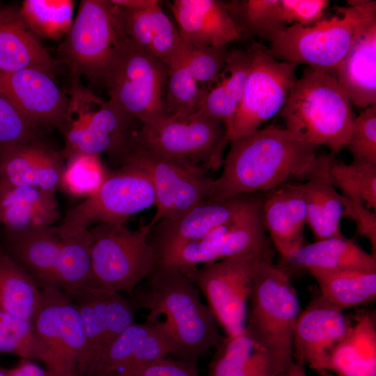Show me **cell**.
<instances>
[{
  "label": "cell",
  "mask_w": 376,
  "mask_h": 376,
  "mask_svg": "<svg viewBox=\"0 0 376 376\" xmlns=\"http://www.w3.org/2000/svg\"><path fill=\"white\" fill-rule=\"evenodd\" d=\"M229 143L222 172L214 179L210 198L264 194L292 179L304 180L317 156L315 148L276 125Z\"/></svg>",
  "instance_id": "obj_1"
},
{
  "label": "cell",
  "mask_w": 376,
  "mask_h": 376,
  "mask_svg": "<svg viewBox=\"0 0 376 376\" xmlns=\"http://www.w3.org/2000/svg\"><path fill=\"white\" fill-rule=\"evenodd\" d=\"M146 279L148 290L134 296L136 308L146 309V320L166 334L174 359L197 363L224 338L198 288L187 274L157 263Z\"/></svg>",
  "instance_id": "obj_2"
},
{
  "label": "cell",
  "mask_w": 376,
  "mask_h": 376,
  "mask_svg": "<svg viewBox=\"0 0 376 376\" xmlns=\"http://www.w3.org/2000/svg\"><path fill=\"white\" fill-rule=\"evenodd\" d=\"M335 77L308 67L294 83L279 113L285 128L301 141L331 154L345 148L356 116Z\"/></svg>",
  "instance_id": "obj_3"
},
{
  "label": "cell",
  "mask_w": 376,
  "mask_h": 376,
  "mask_svg": "<svg viewBox=\"0 0 376 376\" xmlns=\"http://www.w3.org/2000/svg\"><path fill=\"white\" fill-rule=\"evenodd\" d=\"M249 302L246 331L272 357L288 366L294 361L293 336L301 311L288 273L273 264L272 256L258 263Z\"/></svg>",
  "instance_id": "obj_4"
},
{
  "label": "cell",
  "mask_w": 376,
  "mask_h": 376,
  "mask_svg": "<svg viewBox=\"0 0 376 376\" xmlns=\"http://www.w3.org/2000/svg\"><path fill=\"white\" fill-rule=\"evenodd\" d=\"M375 1H347L334 15L312 25L288 26L269 43L268 53L278 61L306 64L336 77L357 25Z\"/></svg>",
  "instance_id": "obj_5"
},
{
  "label": "cell",
  "mask_w": 376,
  "mask_h": 376,
  "mask_svg": "<svg viewBox=\"0 0 376 376\" xmlns=\"http://www.w3.org/2000/svg\"><path fill=\"white\" fill-rule=\"evenodd\" d=\"M91 275L87 288L132 296L154 267L157 258L146 226L130 230L124 224H98L88 228Z\"/></svg>",
  "instance_id": "obj_6"
},
{
  "label": "cell",
  "mask_w": 376,
  "mask_h": 376,
  "mask_svg": "<svg viewBox=\"0 0 376 376\" xmlns=\"http://www.w3.org/2000/svg\"><path fill=\"white\" fill-rule=\"evenodd\" d=\"M123 8L111 0H82L72 26L59 46L75 79L103 82L106 72L127 38Z\"/></svg>",
  "instance_id": "obj_7"
},
{
  "label": "cell",
  "mask_w": 376,
  "mask_h": 376,
  "mask_svg": "<svg viewBox=\"0 0 376 376\" xmlns=\"http://www.w3.org/2000/svg\"><path fill=\"white\" fill-rule=\"evenodd\" d=\"M168 66L127 38L108 68L103 83L109 101L148 124L166 116Z\"/></svg>",
  "instance_id": "obj_8"
},
{
  "label": "cell",
  "mask_w": 376,
  "mask_h": 376,
  "mask_svg": "<svg viewBox=\"0 0 376 376\" xmlns=\"http://www.w3.org/2000/svg\"><path fill=\"white\" fill-rule=\"evenodd\" d=\"M229 143L226 129L198 113L185 118L166 116L142 125L133 134L134 148L218 171Z\"/></svg>",
  "instance_id": "obj_9"
},
{
  "label": "cell",
  "mask_w": 376,
  "mask_h": 376,
  "mask_svg": "<svg viewBox=\"0 0 376 376\" xmlns=\"http://www.w3.org/2000/svg\"><path fill=\"white\" fill-rule=\"evenodd\" d=\"M155 204V190L147 173L135 164L125 163L107 171L97 190L67 212L58 226L59 234L81 232L98 224H124Z\"/></svg>",
  "instance_id": "obj_10"
},
{
  "label": "cell",
  "mask_w": 376,
  "mask_h": 376,
  "mask_svg": "<svg viewBox=\"0 0 376 376\" xmlns=\"http://www.w3.org/2000/svg\"><path fill=\"white\" fill-rule=\"evenodd\" d=\"M272 256L273 251L245 254L203 264L185 273L205 297L226 336L245 329L257 266L262 259Z\"/></svg>",
  "instance_id": "obj_11"
},
{
  "label": "cell",
  "mask_w": 376,
  "mask_h": 376,
  "mask_svg": "<svg viewBox=\"0 0 376 376\" xmlns=\"http://www.w3.org/2000/svg\"><path fill=\"white\" fill-rule=\"evenodd\" d=\"M251 45L253 59L229 142L258 130L279 113L297 79V65L274 58L260 42Z\"/></svg>",
  "instance_id": "obj_12"
},
{
  "label": "cell",
  "mask_w": 376,
  "mask_h": 376,
  "mask_svg": "<svg viewBox=\"0 0 376 376\" xmlns=\"http://www.w3.org/2000/svg\"><path fill=\"white\" fill-rule=\"evenodd\" d=\"M40 287L41 302L32 322L44 350L43 363L55 376H77L85 349L77 309L72 297L58 286Z\"/></svg>",
  "instance_id": "obj_13"
},
{
  "label": "cell",
  "mask_w": 376,
  "mask_h": 376,
  "mask_svg": "<svg viewBox=\"0 0 376 376\" xmlns=\"http://www.w3.org/2000/svg\"><path fill=\"white\" fill-rule=\"evenodd\" d=\"M127 162L143 169L154 187L156 212L146 225L149 230L162 219L179 216L212 192L214 178L201 166L136 148L129 152L120 164Z\"/></svg>",
  "instance_id": "obj_14"
},
{
  "label": "cell",
  "mask_w": 376,
  "mask_h": 376,
  "mask_svg": "<svg viewBox=\"0 0 376 376\" xmlns=\"http://www.w3.org/2000/svg\"><path fill=\"white\" fill-rule=\"evenodd\" d=\"M262 203L203 239L158 254L156 263L187 273L199 265L272 251L263 224Z\"/></svg>",
  "instance_id": "obj_15"
},
{
  "label": "cell",
  "mask_w": 376,
  "mask_h": 376,
  "mask_svg": "<svg viewBox=\"0 0 376 376\" xmlns=\"http://www.w3.org/2000/svg\"><path fill=\"white\" fill-rule=\"evenodd\" d=\"M69 295L79 313L85 349L77 376H88L112 342L134 322L136 306L119 292L84 288Z\"/></svg>",
  "instance_id": "obj_16"
},
{
  "label": "cell",
  "mask_w": 376,
  "mask_h": 376,
  "mask_svg": "<svg viewBox=\"0 0 376 376\" xmlns=\"http://www.w3.org/2000/svg\"><path fill=\"white\" fill-rule=\"evenodd\" d=\"M263 196L259 193L205 198L179 216L156 223L149 230L148 242L157 256L179 245L203 239L261 204Z\"/></svg>",
  "instance_id": "obj_17"
},
{
  "label": "cell",
  "mask_w": 376,
  "mask_h": 376,
  "mask_svg": "<svg viewBox=\"0 0 376 376\" xmlns=\"http://www.w3.org/2000/svg\"><path fill=\"white\" fill-rule=\"evenodd\" d=\"M352 323L343 309L321 294L317 295L297 319L292 343L294 360L318 374L328 371L330 355Z\"/></svg>",
  "instance_id": "obj_18"
},
{
  "label": "cell",
  "mask_w": 376,
  "mask_h": 376,
  "mask_svg": "<svg viewBox=\"0 0 376 376\" xmlns=\"http://www.w3.org/2000/svg\"><path fill=\"white\" fill-rule=\"evenodd\" d=\"M0 95L34 125L63 130L70 97L47 73L33 68L0 71Z\"/></svg>",
  "instance_id": "obj_19"
},
{
  "label": "cell",
  "mask_w": 376,
  "mask_h": 376,
  "mask_svg": "<svg viewBox=\"0 0 376 376\" xmlns=\"http://www.w3.org/2000/svg\"><path fill=\"white\" fill-rule=\"evenodd\" d=\"M336 78L351 104L363 109L376 104V1L357 25Z\"/></svg>",
  "instance_id": "obj_20"
},
{
  "label": "cell",
  "mask_w": 376,
  "mask_h": 376,
  "mask_svg": "<svg viewBox=\"0 0 376 376\" xmlns=\"http://www.w3.org/2000/svg\"><path fill=\"white\" fill-rule=\"evenodd\" d=\"M172 353V344L159 327L146 320L134 322L112 342L88 376L135 372Z\"/></svg>",
  "instance_id": "obj_21"
},
{
  "label": "cell",
  "mask_w": 376,
  "mask_h": 376,
  "mask_svg": "<svg viewBox=\"0 0 376 376\" xmlns=\"http://www.w3.org/2000/svg\"><path fill=\"white\" fill-rule=\"evenodd\" d=\"M64 157L40 141L0 147V183L36 187L56 194L61 188Z\"/></svg>",
  "instance_id": "obj_22"
},
{
  "label": "cell",
  "mask_w": 376,
  "mask_h": 376,
  "mask_svg": "<svg viewBox=\"0 0 376 376\" xmlns=\"http://www.w3.org/2000/svg\"><path fill=\"white\" fill-rule=\"evenodd\" d=\"M265 231L282 260L304 244L308 214L303 183H284L264 194L261 205Z\"/></svg>",
  "instance_id": "obj_23"
},
{
  "label": "cell",
  "mask_w": 376,
  "mask_h": 376,
  "mask_svg": "<svg viewBox=\"0 0 376 376\" xmlns=\"http://www.w3.org/2000/svg\"><path fill=\"white\" fill-rule=\"evenodd\" d=\"M170 8L187 43L223 47L244 38L224 1L174 0Z\"/></svg>",
  "instance_id": "obj_24"
},
{
  "label": "cell",
  "mask_w": 376,
  "mask_h": 376,
  "mask_svg": "<svg viewBox=\"0 0 376 376\" xmlns=\"http://www.w3.org/2000/svg\"><path fill=\"white\" fill-rule=\"evenodd\" d=\"M27 68L41 70L55 79L58 63L26 24L19 8L0 7V71Z\"/></svg>",
  "instance_id": "obj_25"
},
{
  "label": "cell",
  "mask_w": 376,
  "mask_h": 376,
  "mask_svg": "<svg viewBox=\"0 0 376 376\" xmlns=\"http://www.w3.org/2000/svg\"><path fill=\"white\" fill-rule=\"evenodd\" d=\"M253 56L252 45L244 50H228L221 72L210 84L203 87V95L196 113L223 125L228 138L243 95Z\"/></svg>",
  "instance_id": "obj_26"
},
{
  "label": "cell",
  "mask_w": 376,
  "mask_h": 376,
  "mask_svg": "<svg viewBox=\"0 0 376 376\" xmlns=\"http://www.w3.org/2000/svg\"><path fill=\"white\" fill-rule=\"evenodd\" d=\"M334 155H317L303 183L308 221L315 240L342 235L340 221L345 217V198L330 178Z\"/></svg>",
  "instance_id": "obj_27"
},
{
  "label": "cell",
  "mask_w": 376,
  "mask_h": 376,
  "mask_svg": "<svg viewBox=\"0 0 376 376\" xmlns=\"http://www.w3.org/2000/svg\"><path fill=\"white\" fill-rule=\"evenodd\" d=\"M123 9L125 33L133 43L168 67L181 56L185 42L159 3L142 10Z\"/></svg>",
  "instance_id": "obj_28"
},
{
  "label": "cell",
  "mask_w": 376,
  "mask_h": 376,
  "mask_svg": "<svg viewBox=\"0 0 376 376\" xmlns=\"http://www.w3.org/2000/svg\"><path fill=\"white\" fill-rule=\"evenodd\" d=\"M62 237L54 226L22 230H4V250L37 281L54 285Z\"/></svg>",
  "instance_id": "obj_29"
},
{
  "label": "cell",
  "mask_w": 376,
  "mask_h": 376,
  "mask_svg": "<svg viewBox=\"0 0 376 376\" xmlns=\"http://www.w3.org/2000/svg\"><path fill=\"white\" fill-rule=\"evenodd\" d=\"M60 217L55 194L36 187L0 183V224L4 230L49 227Z\"/></svg>",
  "instance_id": "obj_30"
},
{
  "label": "cell",
  "mask_w": 376,
  "mask_h": 376,
  "mask_svg": "<svg viewBox=\"0 0 376 376\" xmlns=\"http://www.w3.org/2000/svg\"><path fill=\"white\" fill-rule=\"evenodd\" d=\"M214 350L207 376H277L287 368L259 345L246 329L226 336Z\"/></svg>",
  "instance_id": "obj_31"
},
{
  "label": "cell",
  "mask_w": 376,
  "mask_h": 376,
  "mask_svg": "<svg viewBox=\"0 0 376 376\" xmlns=\"http://www.w3.org/2000/svg\"><path fill=\"white\" fill-rule=\"evenodd\" d=\"M289 267L306 270L356 269L376 272V257L343 235L302 245L283 261Z\"/></svg>",
  "instance_id": "obj_32"
},
{
  "label": "cell",
  "mask_w": 376,
  "mask_h": 376,
  "mask_svg": "<svg viewBox=\"0 0 376 376\" xmlns=\"http://www.w3.org/2000/svg\"><path fill=\"white\" fill-rule=\"evenodd\" d=\"M328 371L336 376H376V326L372 312L354 317L330 355Z\"/></svg>",
  "instance_id": "obj_33"
},
{
  "label": "cell",
  "mask_w": 376,
  "mask_h": 376,
  "mask_svg": "<svg viewBox=\"0 0 376 376\" xmlns=\"http://www.w3.org/2000/svg\"><path fill=\"white\" fill-rule=\"evenodd\" d=\"M41 299L37 281L0 244V312L33 320Z\"/></svg>",
  "instance_id": "obj_34"
},
{
  "label": "cell",
  "mask_w": 376,
  "mask_h": 376,
  "mask_svg": "<svg viewBox=\"0 0 376 376\" xmlns=\"http://www.w3.org/2000/svg\"><path fill=\"white\" fill-rule=\"evenodd\" d=\"M320 294L345 310L373 301L376 297V272L356 269L326 271L309 269Z\"/></svg>",
  "instance_id": "obj_35"
},
{
  "label": "cell",
  "mask_w": 376,
  "mask_h": 376,
  "mask_svg": "<svg viewBox=\"0 0 376 376\" xmlns=\"http://www.w3.org/2000/svg\"><path fill=\"white\" fill-rule=\"evenodd\" d=\"M61 236L54 285L70 294L88 285L91 267L89 235L87 229Z\"/></svg>",
  "instance_id": "obj_36"
},
{
  "label": "cell",
  "mask_w": 376,
  "mask_h": 376,
  "mask_svg": "<svg viewBox=\"0 0 376 376\" xmlns=\"http://www.w3.org/2000/svg\"><path fill=\"white\" fill-rule=\"evenodd\" d=\"M244 37L272 42L287 27L279 0H232L224 1Z\"/></svg>",
  "instance_id": "obj_37"
},
{
  "label": "cell",
  "mask_w": 376,
  "mask_h": 376,
  "mask_svg": "<svg viewBox=\"0 0 376 376\" xmlns=\"http://www.w3.org/2000/svg\"><path fill=\"white\" fill-rule=\"evenodd\" d=\"M74 8L72 0H25L19 10L38 37L59 41L72 26Z\"/></svg>",
  "instance_id": "obj_38"
},
{
  "label": "cell",
  "mask_w": 376,
  "mask_h": 376,
  "mask_svg": "<svg viewBox=\"0 0 376 376\" xmlns=\"http://www.w3.org/2000/svg\"><path fill=\"white\" fill-rule=\"evenodd\" d=\"M332 183L347 199L361 201L376 210V165L352 161L346 164L333 155L329 165Z\"/></svg>",
  "instance_id": "obj_39"
},
{
  "label": "cell",
  "mask_w": 376,
  "mask_h": 376,
  "mask_svg": "<svg viewBox=\"0 0 376 376\" xmlns=\"http://www.w3.org/2000/svg\"><path fill=\"white\" fill-rule=\"evenodd\" d=\"M203 95V87L179 57L168 67L166 109L169 116L185 118L196 113Z\"/></svg>",
  "instance_id": "obj_40"
},
{
  "label": "cell",
  "mask_w": 376,
  "mask_h": 376,
  "mask_svg": "<svg viewBox=\"0 0 376 376\" xmlns=\"http://www.w3.org/2000/svg\"><path fill=\"white\" fill-rule=\"evenodd\" d=\"M0 352L44 363L45 352L32 320L0 312Z\"/></svg>",
  "instance_id": "obj_41"
},
{
  "label": "cell",
  "mask_w": 376,
  "mask_h": 376,
  "mask_svg": "<svg viewBox=\"0 0 376 376\" xmlns=\"http://www.w3.org/2000/svg\"><path fill=\"white\" fill-rule=\"evenodd\" d=\"M107 171L99 156L73 155L66 159L61 188L73 196L88 197L100 187Z\"/></svg>",
  "instance_id": "obj_42"
},
{
  "label": "cell",
  "mask_w": 376,
  "mask_h": 376,
  "mask_svg": "<svg viewBox=\"0 0 376 376\" xmlns=\"http://www.w3.org/2000/svg\"><path fill=\"white\" fill-rule=\"evenodd\" d=\"M228 52L226 47L199 46L185 42L180 58L198 84L203 87L221 72Z\"/></svg>",
  "instance_id": "obj_43"
},
{
  "label": "cell",
  "mask_w": 376,
  "mask_h": 376,
  "mask_svg": "<svg viewBox=\"0 0 376 376\" xmlns=\"http://www.w3.org/2000/svg\"><path fill=\"white\" fill-rule=\"evenodd\" d=\"M345 148L352 161L376 165V104L356 116Z\"/></svg>",
  "instance_id": "obj_44"
},
{
  "label": "cell",
  "mask_w": 376,
  "mask_h": 376,
  "mask_svg": "<svg viewBox=\"0 0 376 376\" xmlns=\"http://www.w3.org/2000/svg\"><path fill=\"white\" fill-rule=\"evenodd\" d=\"M38 128L0 95V147L39 141Z\"/></svg>",
  "instance_id": "obj_45"
},
{
  "label": "cell",
  "mask_w": 376,
  "mask_h": 376,
  "mask_svg": "<svg viewBox=\"0 0 376 376\" xmlns=\"http://www.w3.org/2000/svg\"><path fill=\"white\" fill-rule=\"evenodd\" d=\"M327 0H279L283 20L287 26L312 25L322 18L328 8Z\"/></svg>",
  "instance_id": "obj_46"
},
{
  "label": "cell",
  "mask_w": 376,
  "mask_h": 376,
  "mask_svg": "<svg viewBox=\"0 0 376 376\" xmlns=\"http://www.w3.org/2000/svg\"><path fill=\"white\" fill-rule=\"evenodd\" d=\"M345 216L353 220L357 233L368 240L372 249V255L376 253V214L368 209L361 201L347 199L345 205Z\"/></svg>",
  "instance_id": "obj_47"
},
{
  "label": "cell",
  "mask_w": 376,
  "mask_h": 376,
  "mask_svg": "<svg viewBox=\"0 0 376 376\" xmlns=\"http://www.w3.org/2000/svg\"><path fill=\"white\" fill-rule=\"evenodd\" d=\"M137 376H199L197 363L159 358L136 370Z\"/></svg>",
  "instance_id": "obj_48"
},
{
  "label": "cell",
  "mask_w": 376,
  "mask_h": 376,
  "mask_svg": "<svg viewBox=\"0 0 376 376\" xmlns=\"http://www.w3.org/2000/svg\"><path fill=\"white\" fill-rule=\"evenodd\" d=\"M9 376H55L46 368H42L33 361L21 359L13 368H8Z\"/></svg>",
  "instance_id": "obj_49"
},
{
  "label": "cell",
  "mask_w": 376,
  "mask_h": 376,
  "mask_svg": "<svg viewBox=\"0 0 376 376\" xmlns=\"http://www.w3.org/2000/svg\"><path fill=\"white\" fill-rule=\"evenodd\" d=\"M114 4L129 10H142L159 3L157 0H111Z\"/></svg>",
  "instance_id": "obj_50"
},
{
  "label": "cell",
  "mask_w": 376,
  "mask_h": 376,
  "mask_svg": "<svg viewBox=\"0 0 376 376\" xmlns=\"http://www.w3.org/2000/svg\"><path fill=\"white\" fill-rule=\"evenodd\" d=\"M277 376H307L304 366L295 360Z\"/></svg>",
  "instance_id": "obj_51"
},
{
  "label": "cell",
  "mask_w": 376,
  "mask_h": 376,
  "mask_svg": "<svg viewBox=\"0 0 376 376\" xmlns=\"http://www.w3.org/2000/svg\"><path fill=\"white\" fill-rule=\"evenodd\" d=\"M109 376H137L136 371L132 373H122Z\"/></svg>",
  "instance_id": "obj_52"
},
{
  "label": "cell",
  "mask_w": 376,
  "mask_h": 376,
  "mask_svg": "<svg viewBox=\"0 0 376 376\" xmlns=\"http://www.w3.org/2000/svg\"><path fill=\"white\" fill-rule=\"evenodd\" d=\"M0 376H9L8 375V369L3 368L0 367Z\"/></svg>",
  "instance_id": "obj_53"
},
{
  "label": "cell",
  "mask_w": 376,
  "mask_h": 376,
  "mask_svg": "<svg viewBox=\"0 0 376 376\" xmlns=\"http://www.w3.org/2000/svg\"><path fill=\"white\" fill-rule=\"evenodd\" d=\"M319 375L320 376H336L334 373L327 370L322 372Z\"/></svg>",
  "instance_id": "obj_54"
}]
</instances>
